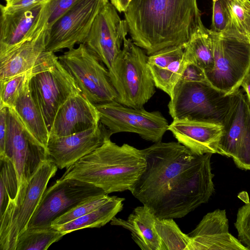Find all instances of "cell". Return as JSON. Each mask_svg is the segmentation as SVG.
Returning a JSON list of instances; mask_svg holds the SVG:
<instances>
[{
	"label": "cell",
	"instance_id": "cell-30",
	"mask_svg": "<svg viewBox=\"0 0 250 250\" xmlns=\"http://www.w3.org/2000/svg\"><path fill=\"white\" fill-rule=\"evenodd\" d=\"M55 56L42 65L27 72L18 75L11 78L0 81V105L13 107L16 101L22 92L32 74L41 70L51 63Z\"/></svg>",
	"mask_w": 250,
	"mask_h": 250
},
{
	"label": "cell",
	"instance_id": "cell-2",
	"mask_svg": "<svg viewBox=\"0 0 250 250\" xmlns=\"http://www.w3.org/2000/svg\"><path fill=\"white\" fill-rule=\"evenodd\" d=\"M124 14L131 40L148 55L184 46L204 25L197 0H131Z\"/></svg>",
	"mask_w": 250,
	"mask_h": 250
},
{
	"label": "cell",
	"instance_id": "cell-41",
	"mask_svg": "<svg viewBox=\"0 0 250 250\" xmlns=\"http://www.w3.org/2000/svg\"><path fill=\"white\" fill-rule=\"evenodd\" d=\"M241 86L246 92L247 98L250 102V70L243 79Z\"/></svg>",
	"mask_w": 250,
	"mask_h": 250
},
{
	"label": "cell",
	"instance_id": "cell-32",
	"mask_svg": "<svg viewBox=\"0 0 250 250\" xmlns=\"http://www.w3.org/2000/svg\"><path fill=\"white\" fill-rule=\"evenodd\" d=\"M110 196L105 193L92 197L81 203L53 220L51 226L59 225L83 216L97 209L107 202Z\"/></svg>",
	"mask_w": 250,
	"mask_h": 250
},
{
	"label": "cell",
	"instance_id": "cell-25",
	"mask_svg": "<svg viewBox=\"0 0 250 250\" xmlns=\"http://www.w3.org/2000/svg\"><path fill=\"white\" fill-rule=\"evenodd\" d=\"M184 54L189 62L195 63L205 72L214 66L212 40L209 29L204 25L199 28L184 45Z\"/></svg>",
	"mask_w": 250,
	"mask_h": 250
},
{
	"label": "cell",
	"instance_id": "cell-3",
	"mask_svg": "<svg viewBox=\"0 0 250 250\" xmlns=\"http://www.w3.org/2000/svg\"><path fill=\"white\" fill-rule=\"evenodd\" d=\"M146 166L142 149L109 139L67 168L61 178L88 183L108 194L129 190Z\"/></svg>",
	"mask_w": 250,
	"mask_h": 250
},
{
	"label": "cell",
	"instance_id": "cell-35",
	"mask_svg": "<svg viewBox=\"0 0 250 250\" xmlns=\"http://www.w3.org/2000/svg\"><path fill=\"white\" fill-rule=\"evenodd\" d=\"M234 226L239 240L250 250V201L238 209Z\"/></svg>",
	"mask_w": 250,
	"mask_h": 250
},
{
	"label": "cell",
	"instance_id": "cell-17",
	"mask_svg": "<svg viewBox=\"0 0 250 250\" xmlns=\"http://www.w3.org/2000/svg\"><path fill=\"white\" fill-rule=\"evenodd\" d=\"M111 133L101 122L95 127L62 137L50 136L47 150L58 168H68L110 139Z\"/></svg>",
	"mask_w": 250,
	"mask_h": 250
},
{
	"label": "cell",
	"instance_id": "cell-18",
	"mask_svg": "<svg viewBox=\"0 0 250 250\" xmlns=\"http://www.w3.org/2000/svg\"><path fill=\"white\" fill-rule=\"evenodd\" d=\"M188 235L191 240L190 250H248L229 232L225 209L206 214Z\"/></svg>",
	"mask_w": 250,
	"mask_h": 250
},
{
	"label": "cell",
	"instance_id": "cell-19",
	"mask_svg": "<svg viewBox=\"0 0 250 250\" xmlns=\"http://www.w3.org/2000/svg\"><path fill=\"white\" fill-rule=\"evenodd\" d=\"M99 113L94 104L82 93L69 98L59 110L49 137H62L98 125Z\"/></svg>",
	"mask_w": 250,
	"mask_h": 250
},
{
	"label": "cell",
	"instance_id": "cell-33",
	"mask_svg": "<svg viewBox=\"0 0 250 250\" xmlns=\"http://www.w3.org/2000/svg\"><path fill=\"white\" fill-rule=\"evenodd\" d=\"M212 32L220 33L231 29V17L228 0H212Z\"/></svg>",
	"mask_w": 250,
	"mask_h": 250
},
{
	"label": "cell",
	"instance_id": "cell-11",
	"mask_svg": "<svg viewBox=\"0 0 250 250\" xmlns=\"http://www.w3.org/2000/svg\"><path fill=\"white\" fill-rule=\"evenodd\" d=\"M100 115V122L111 134L131 132L153 143L161 142L169 125L159 111L149 112L143 107L134 108L115 101L95 104Z\"/></svg>",
	"mask_w": 250,
	"mask_h": 250
},
{
	"label": "cell",
	"instance_id": "cell-36",
	"mask_svg": "<svg viewBox=\"0 0 250 250\" xmlns=\"http://www.w3.org/2000/svg\"><path fill=\"white\" fill-rule=\"evenodd\" d=\"M79 0H50L48 28Z\"/></svg>",
	"mask_w": 250,
	"mask_h": 250
},
{
	"label": "cell",
	"instance_id": "cell-39",
	"mask_svg": "<svg viewBox=\"0 0 250 250\" xmlns=\"http://www.w3.org/2000/svg\"><path fill=\"white\" fill-rule=\"evenodd\" d=\"M8 107L0 105V155L3 154L6 132Z\"/></svg>",
	"mask_w": 250,
	"mask_h": 250
},
{
	"label": "cell",
	"instance_id": "cell-31",
	"mask_svg": "<svg viewBox=\"0 0 250 250\" xmlns=\"http://www.w3.org/2000/svg\"><path fill=\"white\" fill-rule=\"evenodd\" d=\"M231 28L250 40V0H228Z\"/></svg>",
	"mask_w": 250,
	"mask_h": 250
},
{
	"label": "cell",
	"instance_id": "cell-20",
	"mask_svg": "<svg viewBox=\"0 0 250 250\" xmlns=\"http://www.w3.org/2000/svg\"><path fill=\"white\" fill-rule=\"evenodd\" d=\"M47 28L48 25L0 60V81L34 70L55 56L45 50Z\"/></svg>",
	"mask_w": 250,
	"mask_h": 250
},
{
	"label": "cell",
	"instance_id": "cell-34",
	"mask_svg": "<svg viewBox=\"0 0 250 250\" xmlns=\"http://www.w3.org/2000/svg\"><path fill=\"white\" fill-rule=\"evenodd\" d=\"M184 46H173L162 49L149 55V65L158 68H165L172 62L182 58Z\"/></svg>",
	"mask_w": 250,
	"mask_h": 250
},
{
	"label": "cell",
	"instance_id": "cell-13",
	"mask_svg": "<svg viewBox=\"0 0 250 250\" xmlns=\"http://www.w3.org/2000/svg\"><path fill=\"white\" fill-rule=\"evenodd\" d=\"M105 193L92 185L72 178H60L46 188L27 228L50 226L52 222L76 205Z\"/></svg>",
	"mask_w": 250,
	"mask_h": 250
},
{
	"label": "cell",
	"instance_id": "cell-4",
	"mask_svg": "<svg viewBox=\"0 0 250 250\" xmlns=\"http://www.w3.org/2000/svg\"><path fill=\"white\" fill-rule=\"evenodd\" d=\"M123 45L108 69L117 94L116 101L127 107L143 108L155 92L148 56L131 39L125 38Z\"/></svg>",
	"mask_w": 250,
	"mask_h": 250
},
{
	"label": "cell",
	"instance_id": "cell-16",
	"mask_svg": "<svg viewBox=\"0 0 250 250\" xmlns=\"http://www.w3.org/2000/svg\"><path fill=\"white\" fill-rule=\"evenodd\" d=\"M49 1L12 13L0 11V60L48 25Z\"/></svg>",
	"mask_w": 250,
	"mask_h": 250
},
{
	"label": "cell",
	"instance_id": "cell-21",
	"mask_svg": "<svg viewBox=\"0 0 250 250\" xmlns=\"http://www.w3.org/2000/svg\"><path fill=\"white\" fill-rule=\"evenodd\" d=\"M222 129L221 125L188 120H173L168 128L179 143L198 155L218 154Z\"/></svg>",
	"mask_w": 250,
	"mask_h": 250
},
{
	"label": "cell",
	"instance_id": "cell-24",
	"mask_svg": "<svg viewBox=\"0 0 250 250\" xmlns=\"http://www.w3.org/2000/svg\"><path fill=\"white\" fill-rule=\"evenodd\" d=\"M124 201V198L110 196L107 202L94 210L63 224L51 226L64 235L83 229L101 228L123 209Z\"/></svg>",
	"mask_w": 250,
	"mask_h": 250
},
{
	"label": "cell",
	"instance_id": "cell-5",
	"mask_svg": "<svg viewBox=\"0 0 250 250\" xmlns=\"http://www.w3.org/2000/svg\"><path fill=\"white\" fill-rule=\"evenodd\" d=\"M210 33L212 40L214 66L205 72L212 86L226 95L239 89L250 70V40L234 29Z\"/></svg>",
	"mask_w": 250,
	"mask_h": 250
},
{
	"label": "cell",
	"instance_id": "cell-14",
	"mask_svg": "<svg viewBox=\"0 0 250 250\" xmlns=\"http://www.w3.org/2000/svg\"><path fill=\"white\" fill-rule=\"evenodd\" d=\"M108 0H79L47 28L45 50L55 53L83 43Z\"/></svg>",
	"mask_w": 250,
	"mask_h": 250
},
{
	"label": "cell",
	"instance_id": "cell-1",
	"mask_svg": "<svg viewBox=\"0 0 250 250\" xmlns=\"http://www.w3.org/2000/svg\"><path fill=\"white\" fill-rule=\"evenodd\" d=\"M146 166L129 191L157 218L185 217L207 203L215 190L210 159L175 142L142 149Z\"/></svg>",
	"mask_w": 250,
	"mask_h": 250
},
{
	"label": "cell",
	"instance_id": "cell-10",
	"mask_svg": "<svg viewBox=\"0 0 250 250\" xmlns=\"http://www.w3.org/2000/svg\"><path fill=\"white\" fill-rule=\"evenodd\" d=\"M244 91L239 88L230 94L217 148L219 154L232 158L238 168L250 170V102Z\"/></svg>",
	"mask_w": 250,
	"mask_h": 250
},
{
	"label": "cell",
	"instance_id": "cell-40",
	"mask_svg": "<svg viewBox=\"0 0 250 250\" xmlns=\"http://www.w3.org/2000/svg\"><path fill=\"white\" fill-rule=\"evenodd\" d=\"M131 0H110L111 3L119 12H125Z\"/></svg>",
	"mask_w": 250,
	"mask_h": 250
},
{
	"label": "cell",
	"instance_id": "cell-15",
	"mask_svg": "<svg viewBox=\"0 0 250 250\" xmlns=\"http://www.w3.org/2000/svg\"><path fill=\"white\" fill-rule=\"evenodd\" d=\"M128 32L126 21L121 20L109 2L96 17L83 43L109 69L121 52Z\"/></svg>",
	"mask_w": 250,
	"mask_h": 250
},
{
	"label": "cell",
	"instance_id": "cell-22",
	"mask_svg": "<svg viewBox=\"0 0 250 250\" xmlns=\"http://www.w3.org/2000/svg\"><path fill=\"white\" fill-rule=\"evenodd\" d=\"M156 217L148 208L143 205L135 208L125 220L114 217L112 225L129 230L134 241L142 250H161V243L156 229Z\"/></svg>",
	"mask_w": 250,
	"mask_h": 250
},
{
	"label": "cell",
	"instance_id": "cell-38",
	"mask_svg": "<svg viewBox=\"0 0 250 250\" xmlns=\"http://www.w3.org/2000/svg\"><path fill=\"white\" fill-rule=\"evenodd\" d=\"M179 81L183 82H208L204 70L195 63L189 61Z\"/></svg>",
	"mask_w": 250,
	"mask_h": 250
},
{
	"label": "cell",
	"instance_id": "cell-7",
	"mask_svg": "<svg viewBox=\"0 0 250 250\" xmlns=\"http://www.w3.org/2000/svg\"><path fill=\"white\" fill-rule=\"evenodd\" d=\"M230 95H226L208 82L176 84L168 104L173 120H188L222 125L228 111Z\"/></svg>",
	"mask_w": 250,
	"mask_h": 250
},
{
	"label": "cell",
	"instance_id": "cell-8",
	"mask_svg": "<svg viewBox=\"0 0 250 250\" xmlns=\"http://www.w3.org/2000/svg\"><path fill=\"white\" fill-rule=\"evenodd\" d=\"M58 58L82 93L92 103L99 104L116 101L117 94L108 69L83 43L68 50Z\"/></svg>",
	"mask_w": 250,
	"mask_h": 250
},
{
	"label": "cell",
	"instance_id": "cell-12",
	"mask_svg": "<svg viewBox=\"0 0 250 250\" xmlns=\"http://www.w3.org/2000/svg\"><path fill=\"white\" fill-rule=\"evenodd\" d=\"M13 163L19 188L27 182L49 159L47 149L27 129L14 110L8 107L7 132L3 154Z\"/></svg>",
	"mask_w": 250,
	"mask_h": 250
},
{
	"label": "cell",
	"instance_id": "cell-42",
	"mask_svg": "<svg viewBox=\"0 0 250 250\" xmlns=\"http://www.w3.org/2000/svg\"><path fill=\"white\" fill-rule=\"evenodd\" d=\"M5 1L7 0H5Z\"/></svg>",
	"mask_w": 250,
	"mask_h": 250
},
{
	"label": "cell",
	"instance_id": "cell-23",
	"mask_svg": "<svg viewBox=\"0 0 250 250\" xmlns=\"http://www.w3.org/2000/svg\"><path fill=\"white\" fill-rule=\"evenodd\" d=\"M29 83V81L11 108L14 110L27 129L47 149L49 131L43 115L31 92Z\"/></svg>",
	"mask_w": 250,
	"mask_h": 250
},
{
	"label": "cell",
	"instance_id": "cell-26",
	"mask_svg": "<svg viewBox=\"0 0 250 250\" xmlns=\"http://www.w3.org/2000/svg\"><path fill=\"white\" fill-rule=\"evenodd\" d=\"M64 235L51 226L27 228L19 235L15 250H46Z\"/></svg>",
	"mask_w": 250,
	"mask_h": 250
},
{
	"label": "cell",
	"instance_id": "cell-27",
	"mask_svg": "<svg viewBox=\"0 0 250 250\" xmlns=\"http://www.w3.org/2000/svg\"><path fill=\"white\" fill-rule=\"evenodd\" d=\"M155 226L161 240V250H190V236L182 231L174 219L156 218Z\"/></svg>",
	"mask_w": 250,
	"mask_h": 250
},
{
	"label": "cell",
	"instance_id": "cell-28",
	"mask_svg": "<svg viewBox=\"0 0 250 250\" xmlns=\"http://www.w3.org/2000/svg\"><path fill=\"white\" fill-rule=\"evenodd\" d=\"M181 59L172 62L165 68H158L148 64L156 87L166 93L170 98L188 62L187 57L184 53Z\"/></svg>",
	"mask_w": 250,
	"mask_h": 250
},
{
	"label": "cell",
	"instance_id": "cell-9",
	"mask_svg": "<svg viewBox=\"0 0 250 250\" xmlns=\"http://www.w3.org/2000/svg\"><path fill=\"white\" fill-rule=\"evenodd\" d=\"M29 84L49 132L61 106L69 98L82 92L59 58L43 69L35 71Z\"/></svg>",
	"mask_w": 250,
	"mask_h": 250
},
{
	"label": "cell",
	"instance_id": "cell-29",
	"mask_svg": "<svg viewBox=\"0 0 250 250\" xmlns=\"http://www.w3.org/2000/svg\"><path fill=\"white\" fill-rule=\"evenodd\" d=\"M0 216L5 211L10 201L18 191L19 182L13 162L6 156H0Z\"/></svg>",
	"mask_w": 250,
	"mask_h": 250
},
{
	"label": "cell",
	"instance_id": "cell-37",
	"mask_svg": "<svg viewBox=\"0 0 250 250\" xmlns=\"http://www.w3.org/2000/svg\"><path fill=\"white\" fill-rule=\"evenodd\" d=\"M50 0H7L5 5H0V11L12 13L31 8Z\"/></svg>",
	"mask_w": 250,
	"mask_h": 250
},
{
	"label": "cell",
	"instance_id": "cell-6",
	"mask_svg": "<svg viewBox=\"0 0 250 250\" xmlns=\"http://www.w3.org/2000/svg\"><path fill=\"white\" fill-rule=\"evenodd\" d=\"M58 167L48 159L33 176L18 189L15 198L9 201L0 216V249L15 250L19 235L28 227L47 185Z\"/></svg>",
	"mask_w": 250,
	"mask_h": 250
}]
</instances>
